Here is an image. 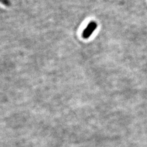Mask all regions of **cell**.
I'll return each mask as SVG.
<instances>
[{"mask_svg":"<svg viewBox=\"0 0 147 147\" xmlns=\"http://www.w3.org/2000/svg\"><path fill=\"white\" fill-rule=\"evenodd\" d=\"M97 27V24L94 21H91L87 26L82 33V37L84 39H88L94 32Z\"/></svg>","mask_w":147,"mask_h":147,"instance_id":"6da1fadb","label":"cell"},{"mask_svg":"<svg viewBox=\"0 0 147 147\" xmlns=\"http://www.w3.org/2000/svg\"><path fill=\"white\" fill-rule=\"evenodd\" d=\"M0 2L6 6H9L11 5V2L9 0H0Z\"/></svg>","mask_w":147,"mask_h":147,"instance_id":"7a4b0ae2","label":"cell"}]
</instances>
